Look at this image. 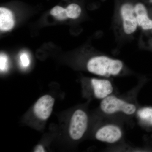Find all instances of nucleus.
Instances as JSON below:
<instances>
[{
	"instance_id": "nucleus-1",
	"label": "nucleus",
	"mask_w": 152,
	"mask_h": 152,
	"mask_svg": "<svg viewBox=\"0 0 152 152\" xmlns=\"http://www.w3.org/2000/svg\"><path fill=\"white\" fill-rule=\"evenodd\" d=\"M123 62L105 56H97L90 59L87 63L88 70L91 73L109 77L118 75L123 68Z\"/></svg>"
},
{
	"instance_id": "nucleus-2",
	"label": "nucleus",
	"mask_w": 152,
	"mask_h": 152,
	"mask_svg": "<svg viewBox=\"0 0 152 152\" xmlns=\"http://www.w3.org/2000/svg\"><path fill=\"white\" fill-rule=\"evenodd\" d=\"M102 110L107 114H112L117 112L121 111L126 115H131L135 112L134 105L116 97L115 96H108L104 99L101 103Z\"/></svg>"
},
{
	"instance_id": "nucleus-3",
	"label": "nucleus",
	"mask_w": 152,
	"mask_h": 152,
	"mask_svg": "<svg viewBox=\"0 0 152 152\" xmlns=\"http://www.w3.org/2000/svg\"><path fill=\"white\" fill-rule=\"evenodd\" d=\"M88 118L83 111L77 110L75 111L71 118L69 133L71 138L79 140L81 138L86 130Z\"/></svg>"
},
{
	"instance_id": "nucleus-4",
	"label": "nucleus",
	"mask_w": 152,
	"mask_h": 152,
	"mask_svg": "<svg viewBox=\"0 0 152 152\" xmlns=\"http://www.w3.org/2000/svg\"><path fill=\"white\" fill-rule=\"evenodd\" d=\"M134 5L139 28L144 31H152V18L148 3L144 0H134Z\"/></svg>"
},
{
	"instance_id": "nucleus-5",
	"label": "nucleus",
	"mask_w": 152,
	"mask_h": 152,
	"mask_svg": "<svg viewBox=\"0 0 152 152\" xmlns=\"http://www.w3.org/2000/svg\"><path fill=\"white\" fill-rule=\"evenodd\" d=\"M55 101V99L49 95L39 98L34 107V113L36 116L43 121L48 119L53 111Z\"/></svg>"
},
{
	"instance_id": "nucleus-6",
	"label": "nucleus",
	"mask_w": 152,
	"mask_h": 152,
	"mask_svg": "<svg viewBox=\"0 0 152 152\" xmlns=\"http://www.w3.org/2000/svg\"><path fill=\"white\" fill-rule=\"evenodd\" d=\"M122 134L121 131L118 127L115 125H107L97 131L96 138L101 141L113 143L118 141Z\"/></svg>"
},
{
	"instance_id": "nucleus-7",
	"label": "nucleus",
	"mask_w": 152,
	"mask_h": 152,
	"mask_svg": "<svg viewBox=\"0 0 152 152\" xmlns=\"http://www.w3.org/2000/svg\"><path fill=\"white\" fill-rule=\"evenodd\" d=\"M91 82L95 96L98 99H104L113 92V86L108 80L92 79Z\"/></svg>"
},
{
	"instance_id": "nucleus-8",
	"label": "nucleus",
	"mask_w": 152,
	"mask_h": 152,
	"mask_svg": "<svg viewBox=\"0 0 152 152\" xmlns=\"http://www.w3.org/2000/svg\"><path fill=\"white\" fill-rule=\"evenodd\" d=\"M15 22L12 12L6 8H0V29L1 31H6L12 29Z\"/></svg>"
},
{
	"instance_id": "nucleus-9",
	"label": "nucleus",
	"mask_w": 152,
	"mask_h": 152,
	"mask_svg": "<svg viewBox=\"0 0 152 152\" xmlns=\"http://www.w3.org/2000/svg\"><path fill=\"white\" fill-rule=\"evenodd\" d=\"M66 10L68 18L72 19L79 18L82 12L80 6L75 3H72L69 5Z\"/></svg>"
},
{
	"instance_id": "nucleus-10",
	"label": "nucleus",
	"mask_w": 152,
	"mask_h": 152,
	"mask_svg": "<svg viewBox=\"0 0 152 152\" xmlns=\"http://www.w3.org/2000/svg\"><path fill=\"white\" fill-rule=\"evenodd\" d=\"M50 13L58 20H63L68 18L66 9L60 6H57L53 8Z\"/></svg>"
},
{
	"instance_id": "nucleus-11",
	"label": "nucleus",
	"mask_w": 152,
	"mask_h": 152,
	"mask_svg": "<svg viewBox=\"0 0 152 152\" xmlns=\"http://www.w3.org/2000/svg\"><path fill=\"white\" fill-rule=\"evenodd\" d=\"M138 115L141 119L149 122L152 124V108H144L139 110Z\"/></svg>"
},
{
	"instance_id": "nucleus-12",
	"label": "nucleus",
	"mask_w": 152,
	"mask_h": 152,
	"mask_svg": "<svg viewBox=\"0 0 152 152\" xmlns=\"http://www.w3.org/2000/svg\"><path fill=\"white\" fill-rule=\"evenodd\" d=\"M0 69L1 72H5L8 69V58L6 55L1 53L0 56Z\"/></svg>"
},
{
	"instance_id": "nucleus-13",
	"label": "nucleus",
	"mask_w": 152,
	"mask_h": 152,
	"mask_svg": "<svg viewBox=\"0 0 152 152\" xmlns=\"http://www.w3.org/2000/svg\"><path fill=\"white\" fill-rule=\"evenodd\" d=\"M20 60L23 66L26 67L30 64V60L28 55L26 53H23L20 56Z\"/></svg>"
},
{
	"instance_id": "nucleus-14",
	"label": "nucleus",
	"mask_w": 152,
	"mask_h": 152,
	"mask_svg": "<svg viewBox=\"0 0 152 152\" xmlns=\"http://www.w3.org/2000/svg\"><path fill=\"white\" fill-rule=\"evenodd\" d=\"M35 152H45V150L44 149L43 146L41 145H38L36 146L34 149Z\"/></svg>"
},
{
	"instance_id": "nucleus-15",
	"label": "nucleus",
	"mask_w": 152,
	"mask_h": 152,
	"mask_svg": "<svg viewBox=\"0 0 152 152\" xmlns=\"http://www.w3.org/2000/svg\"><path fill=\"white\" fill-rule=\"evenodd\" d=\"M145 1H146V0H145ZM150 1H151V0H150ZM152 1V0H151Z\"/></svg>"
}]
</instances>
